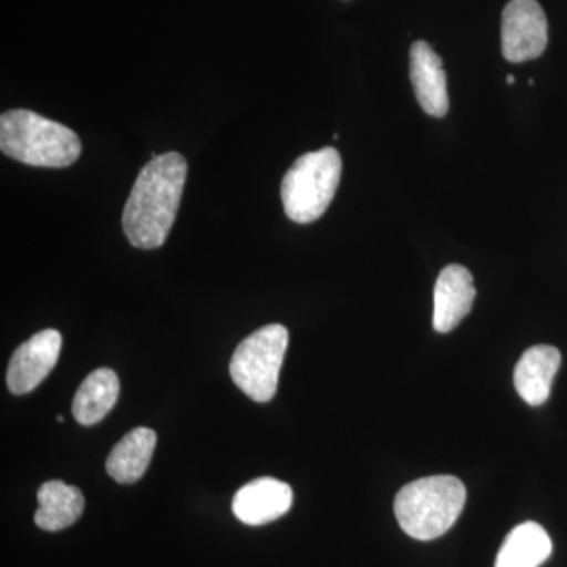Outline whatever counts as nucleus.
<instances>
[{"mask_svg": "<svg viewBox=\"0 0 567 567\" xmlns=\"http://www.w3.org/2000/svg\"><path fill=\"white\" fill-rule=\"evenodd\" d=\"M342 159L333 147L305 153L282 178L284 212L298 224L315 223L330 207L339 182Z\"/></svg>", "mask_w": 567, "mask_h": 567, "instance_id": "20e7f679", "label": "nucleus"}, {"mask_svg": "<svg viewBox=\"0 0 567 567\" xmlns=\"http://www.w3.org/2000/svg\"><path fill=\"white\" fill-rule=\"evenodd\" d=\"M476 289L473 276L462 265H447L435 282L434 328L450 333L472 311Z\"/></svg>", "mask_w": 567, "mask_h": 567, "instance_id": "9d476101", "label": "nucleus"}, {"mask_svg": "<svg viewBox=\"0 0 567 567\" xmlns=\"http://www.w3.org/2000/svg\"><path fill=\"white\" fill-rule=\"evenodd\" d=\"M287 344L289 331L276 323L254 331L235 350L230 377L254 402L264 404L275 398Z\"/></svg>", "mask_w": 567, "mask_h": 567, "instance_id": "39448f33", "label": "nucleus"}, {"mask_svg": "<svg viewBox=\"0 0 567 567\" xmlns=\"http://www.w3.org/2000/svg\"><path fill=\"white\" fill-rule=\"evenodd\" d=\"M507 84H514L516 82V78L513 76V74H509V76L506 78Z\"/></svg>", "mask_w": 567, "mask_h": 567, "instance_id": "dca6fc26", "label": "nucleus"}, {"mask_svg": "<svg viewBox=\"0 0 567 567\" xmlns=\"http://www.w3.org/2000/svg\"><path fill=\"white\" fill-rule=\"evenodd\" d=\"M559 364L561 353L557 347L535 346L522 354L514 371V385L527 404L543 405L550 398Z\"/></svg>", "mask_w": 567, "mask_h": 567, "instance_id": "9b49d317", "label": "nucleus"}, {"mask_svg": "<svg viewBox=\"0 0 567 567\" xmlns=\"http://www.w3.org/2000/svg\"><path fill=\"white\" fill-rule=\"evenodd\" d=\"M155 446L156 434L152 429H133L111 451L106 461V472L117 483H136L147 472Z\"/></svg>", "mask_w": 567, "mask_h": 567, "instance_id": "f8f14e48", "label": "nucleus"}, {"mask_svg": "<svg viewBox=\"0 0 567 567\" xmlns=\"http://www.w3.org/2000/svg\"><path fill=\"white\" fill-rule=\"evenodd\" d=\"M59 423H63V416H58Z\"/></svg>", "mask_w": 567, "mask_h": 567, "instance_id": "f3484780", "label": "nucleus"}, {"mask_svg": "<svg viewBox=\"0 0 567 567\" xmlns=\"http://www.w3.org/2000/svg\"><path fill=\"white\" fill-rule=\"evenodd\" d=\"M292 502L293 492L289 484L275 477H259L235 494L233 511L238 520L260 527L289 513Z\"/></svg>", "mask_w": 567, "mask_h": 567, "instance_id": "6e6552de", "label": "nucleus"}, {"mask_svg": "<svg viewBox=\"0 0 567 567\" xmlns=\"http://www.w3.org/2000/svg\"><path fill=\"white\" fill-rule=\"evenodd\" d=\"M35 524L44 532H61L71 527L84 513V496L78 487L61 480L48 481L40 487Z\"/></svg>", "mask_w": 567, "mask_h": 567, "instance_id": "ddd939ff", "label": "nucleus"}, {"mask_svg": "<svg viewBox=\"0 0 567 567\" xmlns=\"http://www.w3.org/2000/svg\"><path fill=\"white\" fill-rule=\"evenodd\" d=\"M0 151L37 167H69L81 155L78 134L33 111L11 110L0 115Z\"/></svg>", "mask_w": 567, "mask_h": 567, "instance_id": "f03ea898", "label": "nucleus"}, {"mask_svg": "<svg viewBox=\"0 0 567 567\" xmlns=\"http://www.w3.org/2000/svg\"><path fill=\"white\" fill-rule=\"evenodd\" d=\"M465 499V486L456 476L421 477L395 495L394 514L406 535L432 540L456 524Z\"/></svg>", "mask_w": 567, "mask_h": 567, "instance_id": "7ed1b4c3", "label": "nucleus"}, {"mask_svg": "<svg viewBox=\"0 0 567 567\" xmlns=\"http://www.w3.org/2000/svg\"><path fill=\"white\" fill-rule=\"evenodd\" d=\"M118 393H121V383L114 371L107 368L93 371L82 382L73 399V415L78 423L82 425L100 423L117 402Z\"/></svg>", "mask_w": 567, "mask_h": 567, "instance_id": "4468645a", "label": "nucleus"}, {"mask_svg": "<svg viewBox=\"0 0 567 567\" xmlns=\"http://www.w3.org/2000/svg\"><path fill=\"white\" fill-rule=\"evenodd\" d=\"M551 540L536 522H525L507 535L495 567H539L551 555Z\"/></svg>", "mask_w": 567, "mask_h": 567, "instance_id": "2eb2a0df", "label": "nucleus"}, {"mask_svg": "<svg viewBox=\"0 0 567 567\" xmlns=\"http://www.w3.org/2000/svg\"><path fill=\"white\" fill-rule=\"evenodd\" d=\"M188 164L181 153L153 155L142 167L123 208V233L140 249L164 245L181 207Z\"/></svg>", "mask_w": 567, "mask_h": 567, "instance_id": "f257e3e1", "label": "nucleus"}, {"mask_svg": "<svg viewBox=\"0 0 567 567\" xmlns=\"http://www.w3.org/2000/svg\"><path fill=\"white\" fill-rule=\"evenodd\" d=\"M62 336L58 330L40 331L25 341L11 358L7 385L13 394L32 393L58 364Z\"/></svg>", "mask_w": 567, "mask_h": 567, "instance_id": "0eeeda50", "label": "nucleus"}, {"mask_svg": "<svg viewBox=\"0 0 567 567\" xmlns=\"http://www.w3.org/2000/svg\"><path fill=\"white\" fill-rule=\"evenodd\" d=\"M548 22L536 0H511L503 10L502 51L506 61L522 63L543 55Z\"/></svg>", "mask_w": 567, "mask_h": 567, "instance_id": "423d86ee", "label": "nucleus"}, {"mask_svg": "<svg viewBox=\"0 0 567 567\" xmlns=\"http://www.w3.org/2000/svg\"><path fill=\"white\" fill-rule=\"evenodd\" d=\"M410 80L425 114L445 117L450 110L445 69L442 58L425 41H416L410 48Z\"/></svg>", "mask_w": 567, "mask_h": 567, "instance_id": "1a4fd4ad", "label": "nucleus"}]
</instances>
